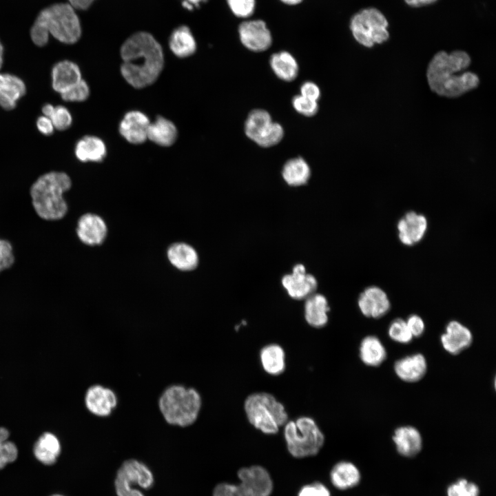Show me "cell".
Here are the masks:
<instances>
[{"label": "cell", "mask_w": 496, "mask_h": 496, "mask_svg": "<svg viewBox=\"0 0 496 496\" xmlns=\"http://www.w3.org/2000/svg\"><path fill=\"white\" fill-rule=\"evenodd\" d=\"M54 110V106H53L52 104H45L42 107V112L43 114V116L50 118L53 113Z\"/></svg>", "instance_id": "49"}, {"label": "cell", "mask_w": 496, "mask_h": 496, "mask_svg": "<svg viewBox=\"0 0 496 496\" xmlns=\"http://www.w3.org/2000/svg\"><path fill=\"white\" fill-rule=\"evenodd\" d=\"M65 101L82 102L86 100L90 94V88L83 79L75 85L60 94Z\"/></svg>", "instance_id": "37"}, {"label": "cell", "mask_w": 496, "mask_h": 496, "mask_svg": "<svg viewBox=\"0 0 496 496\" xmlns=\"http://www.w3.org/2000/svg\"><path fill=\"white\" fill-rule=\"evenodd\" d=\"M9 437V432L5 428H0V444L7 441Z\"/></svg>", "instance_id": "50"}, {"label": "cell", "mask_w": 496, "mask_h": 496, "mask_svg": "<svg viewBox=\"0 0 496 496\" xmlns=\"http://www.w3.org/2000/svg\"><path fill=\"white\" fill-rule=\"evenodd\" d=\"M121 73L135 88H143L154 83L164 65L161 44L146 32H138L128 37L121 48Z\"/></svg>", "instance_id": "1"}, {"label": "cell", "mask_w": 496, "mask_h": 496, "mask_svg": "<svg viewBox=\"0 0 496 496\" xmlns=\"http://www.w3.org/2000/svg\"><path fill=\"white\" fill-rule=\"evenodd\" d=\"M76 234L79 240L87 246H96L105 240L107 226L103 219L97 214L85 213L76 223Z\"/></svg>", "instance_id": "15"}, {"label": "cell", "mask_w": 496, "mask_h": 496, "mask_svg": "<svg viewBox=\"0 0 496 496\" xmlns=\"http://www.w3.org/2000/svg\"><path fill=\"white\" fill-rule=\"evenodd\" d=\"M444 349L451 354L457 355L467 349L473 342L471 331L457 320L448 323L446 331L441 335Z\"/></svg>", "instance_id": "19"}, {"label": "cell", "mask_w": 496, "mask_h": 496, "mask_svg": "<svg viewBox=\"0 0 496 496\" xmlns=\"http://www.w3.org/2000/svg\"><path fill=\"white\" fill-rule=\"evenodd\" d=\"M84 402L92 415L98 417H107L116 408L118 397L111 388L101 384H94L86 390Z\"/></svg>", "instance_id": "12"}, {"label": "cell", "mask_w": 496, "mask_h": 496, "mask_svg": "<svg viewBox=\"0 0 496 496\" xmlns=\"http://www.w3.org/2000/svg\"><path fill=\"white\" fill-rule=\"evenodd\" d=\"M281 2L289 6H295L300 3L303 0H280Z\"/></svg>", "instance_id": "51"}, {"label": "cell", "mask_w": 496, "mask_h": 496, "mask_svg": "<svg viewBox=\"0 0 496 496\" xmlns=\"http://www.w3.org/2000/svg\"><path fill=\"white\" fill-rule=\"evenodd\" d=\"M244 409L249 423L265 434H276L289 420L285 406L274 395L267 392L249 395Z\"/></svg>", "instance_id": "6"}, {"label": "cell", "mask_w": 496, "mask_h": 496, "mask_svg": "<svg viewBox=\"0 0 496 496\" xmlns=\"http://www.w3.org/2000/svg\"><path fill=\"white\" fill-rule=\"evenodd\" d=\"M281 282L288 295L296 300L307 298L315 293L318 287L316 278L307 273L302 264L296 265L291 273L282 277Z\"/></svg>", "instance_id": "14"}, {"label": "cell", "mask_w": 496, "mask_h": 496, "mask_svg": "<svg viewBox=\"0 0 496 496\" xmlns=\"http://www.w3.org/2000/svg\"><path fill=\"white\" fill-rule=\"evenodd\" d=\"M150 121L148 117L140 111L127 112L119 124L121 135L129 143L141 144L147 139Z\"/></svg>", "instance_id": "18"}, {"label": "cell", "mask_w": 496, "mask_h": 496, "mask_svg": "<svg viewBox=\"0 0 496 496\" xmlns=\"http://www.w3.org/2000/svg\"><path fill=\"white\" fill-rule=\"evenodd\" d=\"M284 437L289 453L296 458L318 453L324 443V435L316 421L309 416L288 420Z\"/></svg>", "instance_id": "7"}, {"label": "cell", "mask_w": 496, "mask_h": 496, "mask_svg": "<svg viewBox=\"0 0 496 496\" xmlns=\"http://www.w3.org/2000/svg\"><path fill=\"white\" fill-rule=\"evenodd\" d=\"M388 333L394 341L402 344H407L413 339L406 322L401 318L395 319L389 327Z\"/></svg>", "instance_id": "35"}, {"label": "cell", "mask_w": 496, "mask_h": 496, "mask_svg": "<svg viewBox=\"0 0 496 496\" xmlns=\"http://www.w3.org/2000/svg\"><path fill=\"white\" fill-rule=\"evenodd\" d=\"M392 438L397 452L402 456L413 457L422 449V439L421 434L413 426H403L398 427L395 430Z\"/></svg>", "instance_id": "23"}, {"label": "cell", "mask_w": 496, "mask_h": 496, "mask_svg": "<svg viewBox=\"0 0 496 496\" xmlns=\"http://www.w3.org/2000/svg\"><path fill=\"white\" fill-rule=\"evenodd\" d=\"M238 31L241 43L251 51H265L272 43L271 32L262 20L242 21L239 25Z\"/></svg>", "instance_id": "13"}, {"label": "cell", "mask_w": 496, "mask_h": 496, "mask_svg": "<svg viewBox=\"0 0 496 496\" xmlns=\"http://www.w3.org/2000/svg\"><path fill=\"white\" fill-rule=\"evenodd\" d=\"M53 125L58 130H65L70 127L72 123V117L70 111L64 106L57 105L51 116Z\"/></svg>", "instance_id": "41"}, {"label": "cell", "mask_w": 496, "mask_h": 496, "mask_svg": "<svg viewBox=\"0 0 496 496\" xmlns=\"http://www.w3.org/2000/svg\"><path fill=\"white\" fill-rule=\"evenodd\" d=\"M231 12L239 18H248L255 10L256 0H227Z\"/></svg>", "instance_id": "38"}, {"label": "cell", "mask_w": 496, "mask_h": 496, "mask_svg": "<svg viewBox=\"0 0 496 496\" xmlns=\"http://www.w3.org/2000/svg\"><path fill=\"white\" fill-rule=\"evenodd\" d=\"M274 74L285 81L294 80L298 74V64L294 56L287 51L273 54L269 60Z\"/></svg>", "instance_id": "32"}, {"label": "cell", "mask_w": 496, "mask_h": 496, "mask_svg": "<svg viewBox=\"0 0 496 496\" xmlns=\"http://www.w3.org/2000/svg\"><path fill=\"white\" fill-rule=\"evenodd\" d=\"M437 0H404L406 4L412 7H420L431 4Z\"/></svg>", "instance_id": "48"}, {"label": "cell", "mask_w": 496, "mask_h": 496, "mask_svg": "<svg viewBox=\"0 0 496 496\" xmlns=\"http://www.w3.org/2000/svg\"><path fill=\"white\" fill-rule=\"evenodd\" d=\"M292 105L296 112L305 116H313L318 110L316 101L305 98L300 94L292 99Z\"/></svg>", "instance_id": "40"}, {"label": "cell", "mask_w": 496, "mask_h": 496, "mask_svg": "<svg viewBox=\"0 0 496 496\" xmlns=\"http://www.w3.org/2000/svg\"><path fill=\"white\" fill-rule=\"evenodd\" d=\"M298 496H331V493L324 484L315 482L302 486Z\"/></svg>", "instance_id": "42"}, {"label": "cell", "mask_w": 496, "mask_h": 496, "mask_svg": "<svg viewBox=\"0 0 496 496\" xmlns=\"http://www.w3.org/2000/svg\"><path fill=\"white\" fill-rule=\"evenodd\" d=\"M260 360L263 369L269 375H278L285 370V352L278 344L263 347L260 351Z\"/></svg>", "instance_id": "27"}, {"label": "cell", "mask_w": 496, "mask_h": 496, "mask_svg": "<svg viewBox=\"0 0 496 496\" xmlns=\"http://www.w3.org/2000/svg\"><path fill=\"white\" fill-rule=\"evenodd\" d=\"M52 496H63V495L56 494V495H53Z\"/></svg>", "instance_id": "54"}, {"label": "cell", "mask_w": 496, "mask_h": 496, "mask_svg": "<svg viewBox=\"0 0 496 496\" xmlns=\"http://www.w3.org/2000/svg\"><path fill=\"white\" fill-rule=\"evenodd\" d=\"M94 0H68L69 4L74 9L86 10Z\"/></svg>", "instance_id": "47"}, {"label": "cell", "mask_w": 496, "mask_h": 496, "mask_svg": "<svg viewBox=\"0 0 496 496\" xmlns=\"http://www.w3.org/2000/svg\"><path fill=\"white\" fill-rule=\"evenodd\" d=\"M177 134L176 127L171 121L158 116L154 122L149 124L147 139L158 145L167 147L174 143Z\"/></svg>", "instance_id": "29"}, {"label": "cell", "mask_w": 496, "mask_h": 496, "mask_svg": "<svg viewBox=\"0 0 496 496\" xmlns=\"http://www.w3.org/2000/svg\"><path fill=\"white\" fill-rule=\"evenodd\" d=\"M169 46L174 54L180 58L188 57L196 50V40L190 29L185 25L178 27L172 32Z\"/></svg>", "instance_id": "31"}, {"label": "cell", "mask_w": 496, "mask_h": 496, "mask_svg": "<svg viewBox=\"0 0 496 496\" xmlns=\"http://www.w3.org/2000/svg\"><path fill=\"white\" fill-rule=\"evenodd\" d=\"M74 153L79 161L86 162H101L107 153L104 142L94 136H85L76 144Z\"/></svg>", "instance_id": "25"}, {"label": "cell", "mask_w": 496, "mask_h": 496, "mask_svg": "<svg viewBox=\"0 0 496 496\" xmlns=\"http://www.w3.org/2000/svg\"><path fill=\"white\" fill-rule=\"evenodd\" d=\"M238 484L221 483L213 491V496H269L273 483L267 471L260 466L242 468L238 472Z\"/></svg>", "instance_id": "8"}, {"label": "cell", "mask_w": 496, "mask_h": 496, "mask_svg": "<svg viewBox=\"0 0 496 496\" xmlns=\"http://www.w3.org/2000/svg\"><path fill=\"white\" fill-rule=\"evenodd\" d=\"M447 496H479L477 484L466 479H459L447 488Z\"/></svg>", "instance_id": "36"}, {"label": "cell", "mask_w": 496, "mask_h": 496, "mask_svg": "<svg viewBox=\"0 0 496 496\" xmlns=\"http://www.w3.org/2000/svg\"><path fill=\"white\" fill-rule=\"evenodd\" d=\"M427 363L421 353H415L402 358L395 362L394 371L397 377L407 382L420 380L426 374Z\"/></svg>", "instance_id": "22"}, {"label": "cell", "mask_w": 496, "mask_h": 496, "mask_svg": "<svg viewBox=\"0 0 496 496\" xmlns=\"http://www.w3.org/2000/svg\"><path fill=\"white\" fill-rule=\"evenodd\" d=\"M427 227L428 222L425 216L410 211L397 222L399 239L403 245L413 246L424 238Z\"/></svg>", "instance_id": "17"}, {"label": "cell", "mask_w": 496, "mask_h": 496, "mask_svg": "<svg viewBox=\"0 0 496 496\" xmlns=\"http://www.w3.org/2000/svg\"><path fill=\"white\" fill-rule=\"evenodd\" d=\"M72 185L70 177L63 172L52 171L39 176L29 189L31 204L37 216L47 221L63 219L69 210L65 194Z\"/></svg>", "instance_id": "3"}, {"label": "cell", "mask_w": 496, "mask_h": 496, "mask_svg": "<svg viewBox=\"0 0 496 496\" xmlns=\"http://www.w3.org/2000/svg\"><path fill=\"white\" fill-rule=\"evenodd\" d=\"M358 307L367 318H380L391 308V302L386 292L379 287H366L359 296Z\"/></svg>", "instance_id": "16"}, {"label": "cell", "mask_w": 496, "mask_h": 496, "mask_svg": "<svg viewBox=\"0 0 496 496\" xmlns=\"http://www.w3.org/2000/svg\"><path fill=\"white\" fill-rule=\"evenodd\" d=\"M186 1L191 3L193 6H198L201 2H204L207 0H185Z\"/></svg>", "instance_id": "52"}, {"label": "cell", "mask_w": 496, "mask_h": 496, "mask_svg": "<svg viewBox=\"0 0 496 496\" xmlns=\"http://www.w3.org/2000/svg\"><path fill=\"white\" fill-rule=\"evenodd\" d=\"M202 405L203 399L196 389L180 384L167 386L158 399V407L165 422L180 428L197 421Z\"/></svg>", "instance_id": "5"}, {"label": "cell", "mask_w": 496, "mask_h": 496, "mask_svg": "<svg viewBox=\"0 0 496 496\" xmlns=\"http://www.w3.org/2000/svg\"><path fill=\"white\" fill-rule=\"evenodd\" d=\"M359 351L361 360L370 366H378L386 358L384 346L374 335H368L362 340Z\"/></svg>", "instance_id": "34"}, {"label": "cell", "mask_w": 496, "mask_h": 496, "mask_svg": "<svg viewBox=\"0 0 496 496\" xmlns=\"http://www.w3.org/2000/svg\"><path fill=\"white\" fill-rule=\"evenodd\" d=\"M471 62L470 56L463 50L437 52L426 70L431 90L441 96L456 98L476 88L479 83L478 76L465 71Z\"/></svg>", "instance_id": "2"}, {"label": "cell", "mask_w": 496, "mask_h": 496, "mask_svg": "<svg viewBox=\"0 0 496 496\" xmlns=\"http://www.w3.org/2000/svg\"><path fill=\"white\" fill-rule=\"evenodd\" d=\"M1 453L7 464L14 462L18 455V450L16 445L10 442L6 441L0 446Z\"/></svg>", "instance_id": "45"}, {"label": "cell", "mask_w": 496, "mask_h": 496, "mask_svg": "<svg viewBox=\"0 0 496 496\" xmlns=\"http://www.w3.org/2000/svg\"><path fill=\"white\" fill-rule=\"evenodd\" d=\"M154 483L153 473L143 462L133 458L125 460L118 468L114 479L117 496H145L138 488L148 490Z\"/></svg>", "instance_id": "10"}, {"label": "cell", "mask_w": 496, "mask_h": 496, "mask_svg": "<svg viewBox=\"0 0 496 496\" xmlns=\"http://www.w3.org/2000/svg\"><path fill=\"white\" fill-rule=\"evenodd\" d=\"M3 47L0 41V69L3 64Z\"/></svg>", "instance_id": "53"}, {"label": "cell", "mask_w": 496, "mask_h": 496, "mask_svg": "<svg viewBox=\"0 0 496 496\" xmlns=\"http://www.w3.org/2000/svg\"><path fill=\"white\" fill-rule=\"evenodd\" d=\"M52 86L61 94L82 79L79 67L75 63L64 60L56 63L52 69Z\"/></svg>", "instance_id": "20"}, {"label": "cell", "mask_w": 496, "mask_h": 496, "mask_svg": "<svg viewBox=\"0 0 496 496\" xmlns=\"http://www.w3.org/2000/svg\"><path fill=\"white\" fill-rule=\"evenodd\" d=\"M49 34L65 44L75 43L80 39V20L69 3H55L39 13L30 29L31 39L36 45L42 47L48 43Z\"/></svg>", "instance_id": "4"}, {"label": "cell", "mask_w": 496, "mask_h": 496, "mask_svg": "<svg viewBox=\"0 0 496 496\" xmlns=\"http://www.w3.org/2000/svg\"><path fill=\"white\" fill-rule=\"evenodd\" d=\"M330 478L335 488L339 490H347L359 484L360 473L353 463L342 461L333 467Z\"/></svg>", "instance_id": "28"}, {"label": "cell", "mask_w": 496, "mask_h": 496, "mask_svg": "<svg viewBox=\"0 0 496 496\" xmlns=\"http://www.w3.org/2000/svg\"><path fill=\"white\" fill-rule=\"evenodd\" d=\"M406 322L413 337H420L424 333L425 324L420 316L412 314L409 316Z\"/></svg>", "instance_id": "43"}, {"label": "cell", "mask_w": 496, "mask_h": 496, "mask_svg": "<svg viewBox=\"0 0 496 496\" xmlns=\"http://www.w3.org/2000/svg\"><path fill=\"white\" fill-rule=\"evenodd\" d=\"M15 262V256L12 243L0 238V273L10 269Z\"/></svg>", "instance_id": "39"}, {"label": "cell", "mask_w": 496, "mask_h": 496, "mask_svg": "<svg viewBox=\"0 0 496 496\" xmlns=\"http://www.w3.org/2000/svg\"><path fill=\"white\" fill-rule=\"evenodd\" d=\"M329 311L330 307L324 296L314 293L306 298L304 318L310 326L315 328L324 327L329 320Z\"/></svg>", "instance_id": "24"}, {"label": "cell", "mask_w": 496, "mask_h": 496, "mask_svg": "<svg viewBox=\"0 0 496 496\" xmlns=\"http://www.w3.org/2000/svg\"><path fill=\"white\" fill-rule=\"evenodd\" d=\"M247 136L263 147L278 144L282 138L284 130L278 123L273 122L271 115L264 110H254L245 123Z\"/></svg>", "instance_id": "11"}, {"label": "cell", "mask_w": 496, "mask_h": 496, "mask_svg": "<svg viewBox=\"0 0 496 496\" xmlns=\"http://www.w3.org/2000/svg\"><path fill=\"white\" fill-rule=\"evenodd\" d=\"M167 254L171 264L182 271L193 270L198 264V256L196 250L184 242L172 245Z\"/></svg>", "instance_id": "26"}, {"label": "cell", "mask_w": 496, "mask_h": 496, "mask_svg": "<svg viewBox=\"0 0 496 496\" xmlns=\"http://www.w3.org/2000/svg\"><path fill=\"white\" fill-rule=\"evenodd\" d=\"M282 176L287 184L298 187L308 182L311 169L304 158L296 157L285 163L282 169Z\"/></svg>", "instance_id": "33"}, {"label": "cell", "mask_w": 496, "mask_h": 496, "mask_svg": "<svg viewBox=\"0 0 496 496\" xmlns=\"http://www.w3.org/2000/svg\"><path fill=\"white\" fill-rule=\"evenodd\" d=\"M300 95L317 101L320 97V90L315 83L306 81L300 87Z\"/></svg>", "instance_id": "44"}, {"label": "cell", "mask_w": 496, "mask_h": 496, "mask_svg": "<svg viewBox=\"0 0 496 496\" xmlns=\"http://www.w3.org/2000/svg\"><path fill=\"white\" fill-rule=\"evenodd\" d=\"M389 23L386 17L375 8H364L351 19L349 28L355 41L371 48L389 39Z\"/></svg>", "instance_id": "9"}, {"label": "cell", "mask_w": 496, "mask_h": 496, "mask_svg": "<svg viewBox=\"0 0 496 496\" xmlns=\"http://www.w3.org/2000/svg\"><path fill=\"white\" fill-rule=\"evenodd\" d=\"M33 453L39 462L45 465H52L60 455V442L54 434L45 433L36 442Z\"/></svg>", "instance_id": "30"}, {"label": "cell", "mask_w": 496, "mask_h": 496, "mask_svg": "<svg viewBox=\"0 0 496 496\" xmlns=\"http://www.w3.org/2000/svg\"><path fill=\"white\" fill-rule=\"evenodd\" d=\"M26 92V86L21 79L8 74L0 73V106L6 110L14 109L17 101Z\"/></svg>", "instance_id": "21"}, {"label": "cell", "mask_w": 496, "mask_h": 496, "mask_svg": "<svg viewBox=\"0 0 496 496\" xmlns=\"http://www.w3.org/2000/svg\"><path fill=\"white\" fill-rule=\"evenodd\" d=\"M37 127L41 134L45 136L52 134L54 130L51 119L45 116H41L37 118Z\"/></svg>", "instance_id": "46"}]
</instances>
